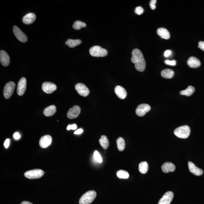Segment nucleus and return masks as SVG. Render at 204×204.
<instances>
[{"mask_svg": "<svg viewBox=\"0 0 204 204\" xmlns=\"http://www.w3.org/2000/svg\"><path fill=\"white\" fill-rule=\"evenodd\" d=\"M118 149L119 151H122L125 148V142L122 137H119L117 140Z\"/></svg>", "mask_w": 204, "mask_h": 204, "instance_id": "obj_28", "label": "nucleus"}, {"mask_svg": "<svg viewBox=\"0 0 204 204\" xmlns=\"http://www.w3.org/2000/svg\"><path fill=\"white\" fill-rule=\"evenodd\" d=\"M10 144V139H6V141H5L4 143V146L6 149H7L9 147Z\"/></svg>", "mask_w": 204, "mask_h": 204, "instance_id": "obj_37", "label": "nucleus"}, {"mask_svg": "<svg viewBox=\"0 0 204 204\" xmlns=\"http://www.w3.org/2000/svg\"><path fill=\"white\" fill-rule=\"evenodd\" d=\"M15 86V84L13 82H10L6 84L4 89V95L5 98L8 99L11 97L14 92Z\"/></svg>", "mask_w": 204, "mask_h": 204, "instance_id": "obj_6", "label": "nucleus"}, {"mask_svg": "<svg viewBox=\"0 0 204 204\" xmlns=\"http://www.w3.org/2000/svg\"><path fill=\"white\" fill-rule=\"evenodd\" d=\"M144 9L141 6H138L136 7L135 9V13L138 15H141L144 12Z\"/></svg>", "mask_w": 204, "mask_h": 204, "instance_id": "obj_32", "label": "nucleus"}, {"mask_svg": "<svg viewBox=\"0 0 204 204\" xmlns=\"http://www.w3.org/2000/svg\"><path fill=\"white\" fill-rule=\"evenodd\" d=\"M131 55V61L135 64L136 69L140 72L144 71L145 69L146 63L142 52L136 48L133 50Z\"/></svg>", "mask_w": 204, "mask_h": 204, "instance_id": "obj_1", "label": "nucleus"}, {"mask_svg": "<svg viewBox=\"0 0 204 204\" xmlns=\"http://www.w3.org/2000/svg\"><path fill=\"white\" fill-rule=\"evenodd\" d=\"M75 88L79 95L82 97H87L90 93L89 89L83 84H77L75 85Z\"/></svg>", "mask_w": 204, "mask_h": 204, "instance_id": "obj_8", "label": "nucleus"}, {"mask_svg": "<svg viewBox=\"0 0 204 204\" xmlns=\"http://www.w3.org/2000/svg\"><path fill=\"white\" fill-rule=\"evenodd\" d=\"M151 108L149 105L146 104H140L136 110V114L139 117H143L147 113L149 112Z\"/></svg>", "mask_w": 204, "mask_h": 204, "instance_id": "obj_9", "label": "nucleus"}, {"mask_svg": "<svg viewBox=\"0 0 204 204\" xmlns=\"http://www.w3.org/2000/svg\"><path fill=\"white\" fill-rule=\"evenodd\" d=\"M56 108L54 105H51L47 107L44 111V114L46 117H51L56 112Z\"/></svg>", "mask_w": 204, "mask_h": 204, "instance_id": "obj_22", "label": "nucleus"}, {"mask_svg": "<svg viewBox=\"0 0 204 204\" xmlns=\"http://www.w3.org/2000/svg\"><path fill=\"white\" fill-rule=\"evenodd\" d=\"M13 138L15 140L19 139L21 138V135L18 132H16L13 134Z\"/></svg>", "mask_w": 204, "mask_h": 204, "instance_id": "obj_36", "label": "nucleus"}, {"mask_svg": "<svg viewBox=\"0 0 204 204\" xmlns=\"http://www.w3.org/2000/svg\"><path fill=\"white\" fill-rule=\"evenodd\" d=\"M161 76L165 78L171 79L174 75V72L170 69H165L161 72Z\"/></svg>", "mask_w": 204, "mask_h": 204, "instance_id": "obj_23", "label": "nucleus"}, {"mask_svg": "<svg viewBox=\"0 0 204 204\" xmlns=\"http://www.w3.org/2000/svg\"><path fill=\"white\" fill-rule=\"evenodd\" d=\"M82 41L80 40L69 39L65 42V44L70 48H73L80 45Z\"/></svg>", "mask_w": 204, "mask_h": 204, "instance_id": "obj_25", "label": "nucleus"}, {"mask_svg": "<svg viewBox=\"0 0 204 204\" xmlns=\"http://www.w3.org/2000/svg\"><path fill=\"white\" fill-rule=\"evenodd\" d=\"M195 90L194 87L192 86H189L185 90L180 91V94L181 95H186L189 97L193 95L195 92Z\"/></svg>", "mask_w": 204, "mask_h": 204, "instance_id": "obj_26", "label": "nucleus"}, {"mask_svg": "<svg viewBox=\"0 0 204 204\" xmlns=\"http://www.w3.org/2000/svg\"><path fill=\"white\" fill-rule=\"evenodd\" d=\"M89 53L94 57H103L108 54L107 50L99 46L92 47L89 50Z\"/></svg>", "mask_w": 204, "mask_h": 204, "instance_id": "obj_4", "label": "nucleus"}, {"mask_svg": "<svg viewBox=\"0 0 204 204\" xmlns=\"http://www.w3.org/2000/svg\"><path fill=\"white\" fill-rule=\"evenodd\" d=\"M0 61L4 66H8L10 63V58L7 52L4 50L0 52Z\"/></svg>", "mask_w": 204, "mask_h": 204, "instance_id": "obj_16", "label": "nucleus"}, {"mask_svg": "<svg viewBox=\"0 0 204 204\" xmlns=\"http://www.w3.org/2000/svg\"><path fill=\"white\" fill-rule=\"evenodd\" d=\"M77 126L76 124H73L72 125H69L67 126V130L69 131L70 130H76L77 129Z\"/></svg>", "mask_w": 204, "mask_h": 204, "instance_id": "obj_35", "label": "nucleus"}, {"mask_svg": "<svg viewBox=\"0 0 204 204\" xmlns=\"http://www.w3.org/2000/svg\"><path fill=\"white\" fill-rule=\"evenodd\" d=\"M36 19V16L34 13H29L23 17V22L25 24L28 25L33 23Z\"/></svg>", "mask_w": 204, "mask_h": 204, "instance_id": "obj_19", "label": "nucleus"}, {"mask_svg": "<svg viewBox=\"0 0 204 204\" xmlns=\"http://www.w3.org/2000/svg\"><path fill=\"white\" fill-rule=\"evenodd\" d=\"M172 52L170 50H167L164 52V56L165 57H168L171 55Z\"/></svg>", "mask_w": 204, "mask_h": 204, "instance_id": "obj_39", "label": "nucleus"}, {"mask_svg": "<svg viewBox=\"0 0 204 204\" xmlns=\"http://www.w3.org/2000/svg\"><path fill=\"white\" fill-rule=\"evenodd\" d=\"M156 0H151L150 1L149 5L150 7L152 9L154 10L156 8Z\"/></svg>", "mask_w": 204, "mask_h": 204, "instance_id": "obj_33", "label": "nucleus"}, {"mask_svg": "<svg viewBox=\"0 0 204 204\" xmlns=\"http://www.w3.org/2000/svg\"><path fill=\"white\" fill-rule=\"evenodd\" d=\"M165 63L167 65L174 66L176 65V61L175 60H165Z\"/></svg>", "mask_w": 204, "mask_h": 204, "instance_id": "obj_34", "label": "nucleus"}, {"mask_svg": "<svg viewBox=\"0 0 204 204\" xmlns=\"http://www.w3.org/2000/svg\"><path fill=\"white\" fill-rule=\"evenodd\" d=\"M52 138L49 135H46L41 138L40 141V145L43 148H48L51 144Z\"/></svg>", "mask_w": 204, "mask_h": 204, "instance_id": "obj_15", "label": "nucleus"}, {"mask_svg": "<svg viewBox=\"0 0 204 204\" xmlns=\"http://www.w3.org/2000/svg\"><path fill=\"white\" fill-rule=\"evenodd\" d=\"M117 175L118 177L122 179H127L129 177V173L124 170H119L117 172Z\"/></svg>", "mask_w": 204, "mask_h": 204, "instance_id": "obj_30", "label": "nucleus"}, {"mask_svg": "<svg viewBox=\"0 0 204 204\" xmlns=\"http://www.w3.org/2000/svg\"><path fill=\"white\" fill-rule=\"evenodd\" d=\"M94 158L95 162L97 161L99 163H102V158L98 151H95L94 152Z\"/></svg>", "mask_w": 204, "mask_h": 204, "instance_id": "obj_31", "label": "nucleus"}, {"mask_svg": "<svg viewBox=\"0 0 204 204\" xmlns=\"http://www.w3.org/2000/svg\"><path fill=\"white\" fill-rule=\"evenodd\" d=\"M198 48L204 51V42L200 41L198 43Z\"/></svg>", "mask_w": 204, "mask_h": 204, "instance_id": "obj_38", "label": "nucleus"}, {"mask_svg": "<svg viewBox=\"0 0 204 204\" xmlns=\"http://www.w3.org/2000/svg\"><path fill=\"white\" fill-rule=\"evenodd\" d=\"M157 33L162 38L165 40L169 39L170 37V33L167 30L164 28H158Z\"/></svg>", "mask_w": 204, "mask_h": 204, "instance_id": "obj_21", "label": "nucleus"}, {"mask_svg": "<svg viewBox=\"0 0 204 204\" xmlns=\"http://www.w3.org/2000/svg\"><path fill=\"white\" fill-rule=\"evenodd\" d=\"M81 112L80 107L77 106H75L70 108L67 113V117L70 119H76L78 117Z\"/></svg>", "mask_w": 204, "mask_h": 204, "instance_id": "obj_12", "label": "nucleus"}, {"mask_svg": "<svg viewBox=\"0 0 204 204\" xmlns=\"http://www.w3.org/2000/svg\"><path fill=\"white\" fill-rule=\"evenodd\" d=\"M100 145L104 149L106 150L108 148L109 142L108 139L106 135H102L99 140Z\"/></svg>", "mask_w": 204, "mask_h": 204, "instance_id": "obj_24", "label": "nucleus"}, {"mask_svg": "<svg viewBox=\"0 0 204 204\" xmlns=\"http://www.w3.org/2000/svg\"><path fill=\"white\" fill-rule=\"evenodd\" d=\"M162 171L164 173L173 172L175 169V165L170 162H166L163 164L161 166Z\"/></svg>", "mask_w": 204, "mask_h": 204, "instance_id": "obj_20", "label": "nucleus"}, {"mask_svg": "<svg viewBox=\"0 0 204 204\" xmlns=\"http://www.w3.org/2000/svg\"><path fill=\"white\" fill-rule=\"evenodd\" d=\"M114 92L120 99H124L127 96V92L125 89L121 86H117L114 89Z\"/></svg>", "mask_w": 204, "mask_h": 204, "instance_id": "obj_17", "label": "nucleus"}, {"mask_svg": "<svg viewBox=\"0 0 204 204\" xmlns=\"http://www.w3.org/2000/svg\"><path fill=\"white\" fill-rule=\"evenodd\" d=\"M83 130L82 129H80L77 130V131H75L74 134L77 135H79L82 134L83 132Z\"/></svg>", "mask_w": 204, "mask_h": 204, "instance_id": "obj_40", "label": "nucleus"}, {"mask_svg": "<svg viewBox=\"0 0 204 204\" xmlns=\"http://www.w3.org/2000/svg\"><path fill=\"white\" fill-rule=\"evenodd\" d=\"M21 204H33L31 202L27 201H24L22 202Z\"/></svg>", "mask_w": 204, "mask_h": 204, "instance_id": "obj_41", "label": "nucleus"}, {"mask_svg": "<svg viewBox=\"0 0 204 204\" xmlns=\"http://www.w3.org/2000/svg\"><path fill=\"white\" fill-rule=\"evenodd\" d=\"M187 64L190 68H197L199 67L201 65L200 60L196 57L192 56L189 58Z\"/></svg>", "mask_w": 204, "mask_h": 204, "instance_id": "obj_18", "label": "nucleus"}, {"mask_svg": "<svg viewBox=\"0 0 204 204\" xmlns=\"http://www.w3.org/2000/svg\"><path fill=\"white\" fill-rule=\"evenodd\" d=\"M86 24L85 23L80 21H77L74 23L73 28L76 30H80L82 28L85 27Z\"/></svg>", "mask_w": 204, "mask_h": 204, "instance_id": "obj_29", "label": "nucleus"}, {"mask_svg": "<svg viewBox=\"0 0 204 204\" xmlns=\"http://www.w3.org/2000/svg\"><path fill=\"white\" fill-rule=\"evenodd\" d=\"M44 172L40 169H34L28 171L24 173V176L29 179L39 178L43 177Z\"/></svg>", "mask_w": 204, "mask_h": 204, "instance_id": "obj_5", "label": "nucleus"}, {"mask_svg": "<svg viewBox=\"0 0 204 204\" xmlns=\"http://www.w3.org/2000/svg\"><path fill=\"white\" fill-rule=\"evenodd\" d=\"M42 87L43 91L48 94L52 93L57 89L56 85L55 84L48 82H44Z\"/></svg>", "mask_w": 204, "mask_h": 204, "instance_id": "obj_11", "label": "nucleus"}, {"mask_svg": "<svg viewBox=\"0 0 204 204\" xmlns=\"http://www.w3.org/2000/svg\"><path fill=\"white\" fill-rule=\"evenodd\" d=\"M190 131L189 126L185 125L177 128L174 131V134L178 138L185 139L189 136Z\"/></svg>", "mask_w": 204, "mask_h": 204, "instance_id": "obj_3", "label": "nucleus"}, {"mask_svg": "<svg viewBox=\"0 0 204 204\" xmlns=\"http://www.w3.org/2000/svg\"><path fill=\"white\" fill-rule=\"evenodd\" d=\"M149 169V166L147 162L146 161H143L139 163V170L141 173L144 174L147 173Z\"/></svg>", "mask_w": 204, "mask_h": 204, "instance_id": "obj_27", "label": "nucleus"}, {"mask_svg": "<svg viewBox=\"0 0 204 204\" xmlns=\"http://www.w3.org/2000/svg\"><path fill=\"white\" fill-rule=\"evenodd\" d=\"M97 196V193L94 190H90L84 194L81 197L79 203L80 204H90L95 199Z\"/></svg>", "mask_w": 204, "mask_h": 204, "instance_id": "obj_2", "label": "nucleus"}, {"mask_svg": "<svg viewBox=\"0 0 204 204\" xmlns=\"http://www.w3.org/2000/svg\"><path fill=\"white\" fill-rule=\"evenodd\" d=\"M173 193L172 191H168L164 194L160 200L158 204H170L173 200Z\"/></svg>", "mask_w": 204, "mask_h": 204, "instance_id": "obj_13", "label": "nucleus"}, {"mask_svg": "<svg viewBox=\"0 0 204 204\" xmlns=\"http://www.w3.org/2000/svg\"><path fill=\"white\" fill-rule=\"evenodd\" d=\"M189 169L190 173L197 176H200L203 173V170L198 168L194 163L191 161L188 163Z\"/></svg>", "mask_w": 204, "mask_h": 204, "instance_id": "obj_14", "label": "nucleus"}, {"mask_svg": "<svg viewBox=\"0 0 204 204\" xmlns=\"http://www.w3.org/2000/svg\"><path fill=\"white\" fill-rule=\"evenodd\" d=\"M27 86V80L24 77H22L19 81L17 92L19 96H22L26 91Z\"/></svg>", "mask_w": 204, "mask_h": 204, "instance_id": "obj_10", "label": "nucleus"}, {"mask_svg": "<svg viewBox=\"0 0 204 204\" xmlns=\"http://www.w3.org/2000/svg\"><path fill=\"white\" fill-rule=\"evenodd\" d=\"M13 32L17 39L22 43H26L27 41V35L17 26H14L13 27Z\"/></svg>", "mask_w": 204, "mask_h": 204, "instance_id": "obj_7", "label": "nucleus"}]
</instances>
